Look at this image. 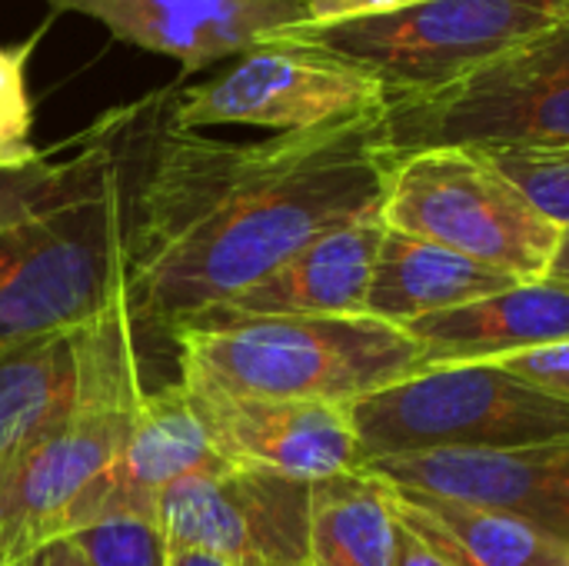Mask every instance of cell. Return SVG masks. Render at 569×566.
<instances>
[{
    "label": "cell",
    "instance_id": "16",
    "mask_svg": "<svg viewBox=\"0 0 569 566\" xmlns=\"http://www.w3.org/2000/svg\"><path fill=\"white\" fill-rule=\"evenodd\" d=\"M387 224L363 214L283 260L260 284L203 314L223 317H363Z\"/></svg>",
    "mask_w": 569,
    "mask_h": 566
},
{
    "label": "cell",
    "instance_id": "8",
    "mask_svg": "<svg viewBox=\"0 0 569 566\" xmlns=\"http://www.w3.org/2000/svg\"><path fill=\"white\" fill-rule=\"evenodd\" d=\"M569 17V0H413L400 10L287 37L370 67L387 97L453 83Z\"/></svg>",
    "mask_w": 569,
    "mask_h": 566
},
{
    "label": "cell",
    "instance_id": "10",
    "mask_svg": "<svg viewBox=\"0 0 569 566\" xmlns=\"http://www.w3.org/2000/svg\"><path fill=\"white\" fill-rule=\"evenodd\" d=\"M170 550H203L230 566H310V484L223 467L160 497Z\"/></svg>",
    "mask_w": 569,
    "mask_h": 566
},
{
    "label": "cell",
    "instance_id": "14",
    "mask_svg": "<svg viewBox=\"0 0 569 566\" xmlns=\"http://www.w3.org/2000/svg\"><path fill=\"white\" fill-rule=\"evenodd\" d=\"M190 390V387H187ZM207 434L230 467L300 484L363 470L350 410L340 404L260 400L190 390Z\"/></svg>",
    "mask_w": 569,
    "mask_h": 566
},
{
    "label": "cell",
    "instance_id": "1",
    "mask_svg": "<svg viewBox=\"0 0 569 566\" xmlns=\"http://www.w3.org/2000/svg\"><path fill=\"white\" fill-rule=\"evenodd\" d=\"M393 160L383 110L260 143L183 130L170 110L130 247L137 330L170 334L260 284L317 237L380 210Z\"/></svg>",
    "mask_w": 569,
    "mask_h": 566
},
{
    "label": "cell",
    "instance_id": "4",
    "mask_svg": "<svg viewBox=\"0 0 569 566\" xmlns=\"http://www.w3.org/2000/svg\"><path fill=\"white\" fill-rule=\"evenodd\" d=\"M380 217L387 230L440 244L520 284L547 280L563 227L483 150L430 147L393 160Z\"/></svg>",
    "mask_w": 569,
    "mask_h": 566
},
{
    "label": "cell",
    "instance_id": "18",
    "mask_svg": "<svg viewBox=\"0 0 569 566\" xmlns=\"http://www.w3.org/2000/svg\"><path fill=\"white\" fill-rule=\"evenodd\" d=\"M517 284L520 280L440 244L387 230L367 290V317L410 327L430 314L493 297Z\"/></svg>",
    "mask_w": 569,
    "mask_h": 566
},
{
    "label": "cell",
    "instance_id": "22",
    "mask_svg": "<svg viewBox=\"0 0 569 566\" xmlns=\"http://www.w3.org/2000/svg\"><path fill=\"white\" fill-rule=\"evenodd\" d=\"M67 544L87 566H170V547L153 517H110L77 530Z\"/></svg>",
    "mask_w": 569,
    "mask_h": 566
},
{
    "label": "cell",
    "instance_id": "11",
    "mask_svg": "<svg viewBox=\"0 0 569 566\" xmlns=\"http://www.w3.org/2000/svg\"><path fill=\"white\" fill-rule=\"evenodd\" d=\"M393 490L517 517L569 544V437L500 450H430L363 467Z\"/></svg>",
    "mask_w": 569,
    "mask_h": 566
},
{
    "label": "cell",
    "instance_id": "3",
    "mask_svg": "<svg viewBox=\"0 0 569 566\" xmlns=\"http://www.w3.org/2000/svg\"><path fill=\"white\" fill-rule=\"evenodd\" d=\"M180 384L203 394L350 407L427 370L420 344L377 317L197 314L170 334Z\"/></svg>",
    "mask_w": 569,
    "mask_h": 566
},
{
    "label": "cell",
    "instance_id": "23",
    "mask_svg": "<svg viewBox=\"0 0 569 566\" xmlns=\"http://www.w3.org/2000/svg\"><path fill=\"white\" fill-rule=\"evenodd\" d=\"M553 224L569 227V147L483 150Z\"/></svg>",
    "mask_w": 569,
    "mask_h": 566
},
{
    "label": "cell",
    "instance_id": "20",
    "mask_svg": "<svg viewBox=\"0 0 569 566\" xmlns=\"http://www.w3.org/2000/svg\"><path fill=\"white\" fill-rule=\"evenodd\" d=\"M400 524L367 470L310 484V566H393Z\"/></svg>",
    "mask_w": 569,
    "mask_h": 566
},
{
    "label": "cell",
    "instance_id": "5",
    "mask_svg": "<svg viewBox=\"0 0 569 566\" xmlns=\"http://www.w3.org/2000/svg\"><path fill=\"white\" fill-rule=\"evenodd\" d=\"M383 130L393 157L569 147V17L453 83L387 97Z\"/></svg>",
    "mask_w": 569,
    "mask_h": 566
},
{
    "label": "cell",
    "instance_id": "7",
    "mask_svg": "<svg viewBox=\"0 0 569 566\" xmlns=\"http://www.w3.org/2000/svg\"><path fill=\"white\" fill-rule=\"evenodd\" d=\"M140 397L137 350H130L67 417L0 464V566H23L67 537L73 507L120 457Z\"/></svg>",
    "mask_w": 569,
    "mask_h": 566
},
{
    "label": "cell",
    "instance_id": "27",
    "mask_svg": "<svg viewBox=\"0 0 569 566\" xmlns=\"http://www.w3.org/2000/svg\"><path fill=\"white\" fill-rule=\"evenodd\" d=\"M393 566H450L440 554H433L420 537H413L410 530L400 527L397 534V554H393Z\"/></svg>",
    "mask_w": 569,
    "mask_h": 566
},
{
    "label": "cell",
    "instance_id": "31",
    "mask_svg": "<svg viewBox=\"0 0 569 566\" xmlns=\"http://www.w3.org/2000/svg\"><path fill=\"white\" fill-rule=\"evenodd\" d=\"M23 566H50V547H47L43 554H37L33 560H27V564H23Z\"/></svg>",
    "mask_w": 569,
    "mask_h": 566
},
{
    "label": "cell",
    "instance_id": "15",
    "mask_svg": "<svg viewBox=\"0 0 569 566\" xmlns=\"http://www.w3.org/2000/svg\"><path fill=\"white\" fill-rule=\"evenodd\" d=\"M130 300L113 304L77 330L50 334L0 357V464L40 430L67 417L93 380L137 350Z\"/></svg>",
    "mask_w": 569,
    "mask_h": 566
},
{
    "label": "cell",
    "instance_id": "2",
    "mask_svg": "<svg viewBox=\"0 0 569 566\" xmlns=\"http://www.w3.org/2000/svg\"><path fill=\"white\" fill-rule=\"evenodd\" d=\"M177 87L97 117L73 140L53 197L0 234V357L130 300L140 190Z\"/></svg>",
    "mask_w": 569,
    "mask_h": 566
},
{
    "label": "cell",
    "instance_id": "30",
    "mask_svg": "<svg viewBox=\"0 0 569 566\" xmlns=\"http://www.w3.org/2000/svg\"><path fill=\"white\" fill-rule=\"evenodd\" d=\"M50 566H87V560L67 540H60V544L50 547Z\"/></svg>",
    "mask_w": 569,
    "mask_h": 566
},
{
    "label": "cell",
    "instance_id": "21",
    "mask_svg": "<svg viewBox=\"0 0 569 566\" xmlns=\"http://www.w3.org/2000/svg\"><path fill=\"white\" fill-rule=\"evenodd\" d=\"M47 33L37 27L27 40L0 43V170H23L40 160L33 147V103L27 90V63Z\"/></svg>",
    "mask_w": 569,
    "mask_h": 566
},
{
    "label": "cell",
    "instance_id": "24",
    "mask_svg": "<svg viewBox=\"0 0 569 566\" xmlns=\"http://www.w3.org/2000/svg\"><path fill=\"white\" fill-rule=\"evenodd\" d=\"M63 170L67 157L53 160L47 153H40V160H33L23 170H0V234L37 214L60 187Z\"/></svg>",
    "mask_w": 569,
    "mask_h": 566
},
{
    "label": "cell",
    "instance_id": "28",
    "mask_svg": "<svg viewBox=\"0 0 569 566\" xmlns=\"http://www.w3.org/2000/svg\"><path fill=\"white\" fill-rule=\"evenodd\" d=\"M547 280L569 284V227H563V237H560V247H557V257H553V264H550Z\"/></svg>",
    "mask_w": 569,
    "mask_h": 566
},
{
    "label": "cell",
    "instance_id": "29",
    "mask_svg": "<svg viewBox=\"0 0 569 566\" xmlns=\"http://www.w3.org/2000/svg\"><path fill=\"white\" fill-rule=\"evenodd\" d=\"M170 566H230L203 550H170Z\"/></svg>",
    "mask_w": 569,
    "mask_h": 566
},
{
    "label": "cell",
    "instance_id": "9",
    "mask_svg": "<svg viewBox=\"0 0 569 566\" xmlns=\"http://www.w3.org/2000/svg\"><path fill=\"white\" fill-rule=\"evenodd\" d=\"M383 107L387 87L370 67L320 43L280 37L237 57L230 70L207 83H180L173 120L183 130L243 123L297 133Z\"/></svg>",
    "mask_w": 569,
    "mask_h": 566
},
{
    "label": "cell",
    "instance_id": "13",
    "mask_svg": "<svg viewBox=\"0 0 569 566\" xmlns=\"http://www.w3.org/2000/svg\"><path fill=\"white\" fill-rule=\"evenodd\" d=\"M223 467L230 464L213 447L207 424L180 380L163 384L157 390H143L120 457L80 497L67 524V537L110 517L160 520V497L173 484Z\"/></svg>",
    "mask_w": 569,
    "mask_h": 566
},
{
    "label": "cell",
    "instance_id": "17",
    "mask_svg": "<svg viewBox=\"0 0 569 566\" xmlns=\"http://www.w3.org/2000/svg\"><path fill=\"white\" fill-rule=\"evenodd\" d=\"M423 350L427 367L490 364L569 340V284H517L493 297L430 314L403 327Z\"/></svg>",
    "mask_w": 569,
    "mask_h": 566
},
{
    "label": "cell",
    "instance_id": "12",
    "mask_svg": "<svg viewBox=\"0 0 569 566\" xmlns=\"http://www.w3.org/2000/svg\"><path fill=\"white\" fill-rule=\"evenodd\" d=\"M50 13H80L113 40L173 57L197 73L243 57L307 23L303 0H43Z\"/></svg>",
    "mask_w": 569,
    "mask_h": 566
},
{
    "label": "cell",
    "instance_id": "6",
    "mask_svg": "<svg viewBox=\"0 0 569 566\" xmlns=\"http://www.w3.org/2000/svg\"><path fill=\"white\" fill-rule=\"evenodd\" d=\"M363 467L430 450H500L569 437V400L493 364L427 367L347 407Z\"/></svg>",
    "mask_w": 569,
    "mask_h": 566
},
{
    "label": "cell",
    "instance_id": "25",
    "mask_svg": "<svg viewBox=\"0 0 569 566\" xmlns=\"http://www.w3.org/2000/svg\"><path fill=\"white\" fill-rule=\"evenodd\" d=\"M493 367L569 400V340L567 344H553V347H540V350H527V354H510L500 360H490Z\"/></svg>",
    "mask_w": 569,
    "mask_h": 566
},
{
    "label": "cell",
    "instance_id": "19",
    "mask_svg": "<svg viewBox=\"0 0 569 566\" xmlns=\"http://www.w3.org/2000/svg\"><path fill=\"white\" fill-rule=\"evenodd\" d=\"M387 490L397 524L450 566H569L567 540L517 517L413 490Z\"/></svg>",
    "mask_w": 569,
    "mask_h": 566
},
{
    "label": "cell",
    "instance_id": "26",
    "mask_svg": "<svg viewBox=\"0 0 569 566\" xmlns=\"http://www.w3.org/2000/svg\"><path fill=\"white\" fill-rule=\"evenodd\" d=\"M407 3H413V0H303V10H307L303 27H333V23H347V20H360V17L390 13Z\"/></svg>",
    "mask_w": 569,
    "mask_h": 566
}]
</instances>
